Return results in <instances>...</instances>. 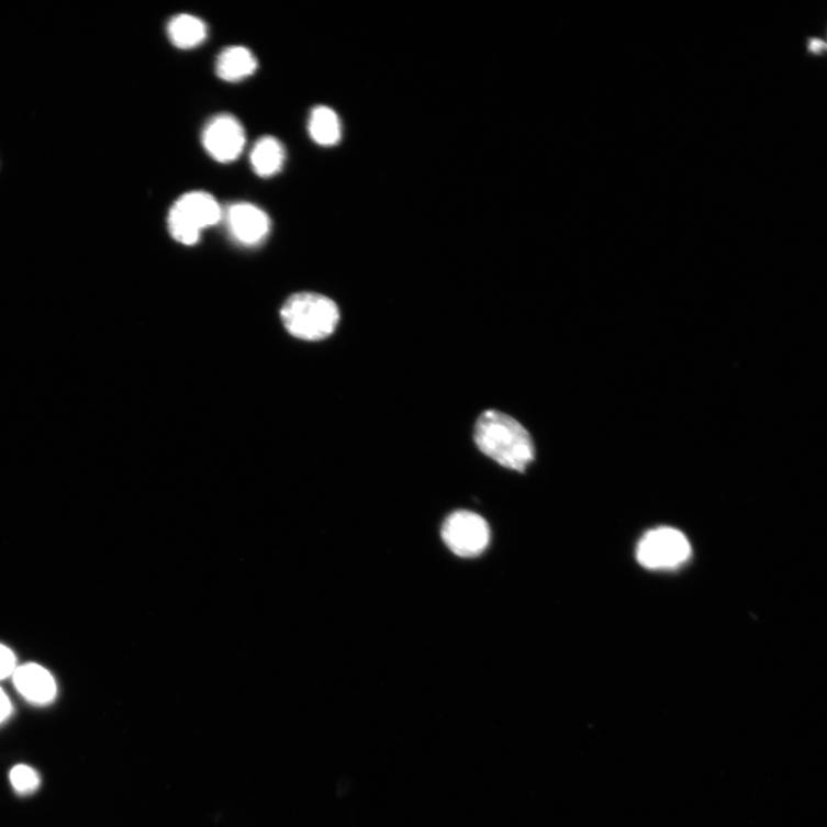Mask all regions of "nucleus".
<instances>
[{
    "label": "nucleus",
    "mask_w": 827,
    "mask_h": 827,
    "mask_svg": "<svg viewBox=\"0 0 827 827\" xmlns=\"http://www.w3.org/2000/svg\"><path fill=\"white\" fill-rule=\"evenodd\" d=\"M473 438L481 452L507 469L524 472L535 460L530 434L507 414L484 412L476 423Z\"/></svg>",
    "instance_id": "f257e3e1"
},
{
    "label": "nucleus",
    "mask_w": 827,
    "mask_h": 827,
    "mask_svg": "<svg viewBox=\"0 0 827 827\" xmlns=\"http://www.w3.org/2000/svg\"><path fill=\"white\" fill-rule=\"evenodd\" d=\"M281 317L284 327L293 337L321 340L334 334L340 315L332 299L304 292L293 294L287 300Z\"/></svg>",
    "instance_id": "f03ea898"
},
{
    "label": "nucleus",
    "mask_w": 827,
    "mask_h": 827,
    "mask_svg": "<svg viewBox=\"0 0 827 827\" xmlns=\"http://www.w3.org/2000/svg\"><path fill=\"white\" fill-rule=\"evenodd\" d=\"M223 211L215 198L203 191H193L180 197L168 214V230L175 241L194 245L200 232L217 224Z\"/></svg>",
    "instance_id": "7ed1b4c3"
},
{
    "label": "nucleus",
    "mask_w": 827,
    "mask_h": 827,
    "mask_svg": "<svg viewBox=\"0 0 827 827\" xmlns=\"http://www.w3.org/2000/svg\"><path fill=\"white\" fill-rule=\"evenodd\" d=\"M692 555L688 537L680 530L661 526L647 533L638 544L639 563L651 570H671L686 563Z\"/></svg>",
    "instance_id": "20e7f679"
},
{
    "label": "nucleus",
    "mask_w": 827,
    "mask_h": 827,
    "mask_svg": "<svg viewBox=\"0 0 827 827\" xmlns=\"http://www.w3.org/2000/svg\"><path fill=\"white\" fill-rule=\"evenodd\" d=\"M442 537L446 546L460 558H476L490 544V526L479 514L459 511L444 522Z\"/></svg>",
    "instance_id": "39448f33"
},
{
    "label": "nucleus",
    "mask_w": 827,
    "mask_h": 827,
    "mask_svg": "<svg viewBox=\"0 0 827 827\" xmlns=\"http://www.w3.org/2000/svg\"><path fill=\"white\" fill-rule=\"evenodd\" d=\"M245 141L242 123L231 114L214 116L203 132L208 154L221 164L235 161L243 153Z\"/></svg>",
    "instance_id": "423d86ee"
},
{
    "label": "nucleus",
    "mask_w": 827,
    "mask_h": 827,
    "mask_svg": "<svg viewBox=\"0 0 827 827\" xmlns=\"http://www.w3.org/2000/svg\"><path fill=\"white\" fill-rule=\"evenodd\" d=\"M224 217L232 236L246 246L260 244L270 231L268 215L253 204H234L225 210Z\"/></svg>",
    "instance_id": "0eeeda50"
},
{
    "label": "nucleus",
    "mask_w": 827,
    "mask_h": 827,
    "mask_svg": "<svg viewBox=\"0 0 827 827\" xmlns=\"http://www.w3.org/2000/svg\"><path fill=\"white\" fill-rule=\"evenodd\" d=\"M13 682L19 693L36 705L53 703L57 684L52 673L38 664H24L15 669Z\"/></svg>",
    "instance_id": "6e6552de"
},
{
    "label": "nucleus",
    "mask_w": 827,
    "mask_h": 827,
    "mask_svg": "<svg viewBox=\"0 0 827 827\" xmlns=\"http://www.w3.org/2000/svg\"><path fill=\"white\" fill-rule=\"evenodd\" d=\"M257 68V58L244 46L224 48L215 65L217 77L225 82L243 81L254 75Z\"/></svg>",
    "instance_id": "1a4fd4ad"
},
{
    "label": "nucleus",
    "mask_w": 827,
    "mask_h": 827,
    "mask_svg": "<svg viewBox=\"0 0 827 827\" xmlns=\"http://www.w3.org/2000/svg\"><path fill=\"white\" fill-rule=\"evenodd\" d=\"M286 161V149L275 137L260 138L250 152V164L261 178H270L280 172Z\"/></svg>",
    "instance_id": "9d476101"
},
{
    "label": "nucleus",
    "mask_w": 827,
    "mask_h": 827,
    "mask_svg": "<svg viewBox=\"0 0 827 827\" xmlns=\"http://www.w3.org/2000/svg\"><path fill=\"white\" fill-rule=\"evenodd\" d=\"M167 34L174 46L188 49L197 47L208 38V26L202 19L179 14L168 22Z\"/></svg>",
    "instance_id": "9b49d317"
},
{
    "label": "nucleus",
    "mask_w": 827,
    "mask_h": 827,
    "mask_svg": "<svg viewBox=\"0 0 827 827\" xmlns=\"http://www.w3.org/2000/svg\"><path fill=\"white\" fill-rule=\"evenodd\" d=\"M309 132L312 139L321 146L336 145L342 136L338 115L331 108L316 107L311 112Z\"/></svg>",
    "instance_id": "f8f14e48"
},
{
    "label": "nucleus",
    "mask_w": 827,
    "mask_h": 827,
    "mask_svg": "<svg viewBox=\"0 0 827 827\" xmlns=\"http://www.w3.org/2000/svg\"><path fill=\"white\" fill-rule=\"evenodd\" d=\"M10 780L14 790L22 795L35 792L41 783L37 772L23 764L11 770Z\"/></svg>",
    "instance_id": "ddd939ff"
},
{
    "label": "nucleus",
    "mask_w": 827,
    "mask_h": 827,
    "mask_svg": "<svg viewBox=\"0 0 827 827\" xmlns=\"http://www.w3.org/2000/svg\"><path fill=\"white\" fill-rule=\"evenodd\" d=\"M16 669V660L13 651L7 646L0 645V681L8 679Z\"/></svg>",
    "instance_id": "4468645a"
},
{
    "label": "nucleus",
    "mask_w": 827,
    "mask_h": 827,
    "mask_svg": "<svg viewBox=\"0 0 827 827\" xmlns=\"http://www.w3.org/2000/svg\"><path fill=\"white\" fill-rule=\"evenodd\" d=\"M12 704L7 693L0 689V725L5 723L12 714Z\"/></svg>",
    "instance_id": "2eb2a0df"
}]
</instances>
